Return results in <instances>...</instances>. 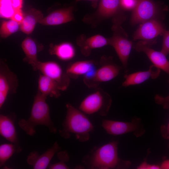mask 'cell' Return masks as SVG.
<instances>
[{"label":"cell","mask_w":169,"mask_h":169,"mask_svg":"<svg viewBox=\"0 0 169 169\" xmlns=\"http://www.w3.org/2000/svg\"><path fill=\"white\" fill-rule=\"evenodd\" d=\"M118 141H113L101 146L94 148L85 156L82 162L91 169H126L131 165L130 161L118 157Z\"/></svg>","instance_id":"cell-1"},{"label":"cell","mask_w":169,"mask_h":169,"mask_svg":"<svg viewBox=\"0 0 169 169\" xmlns=\"http://www.w3.org/2000/svg\"><path fill=\"white\" fill-rule=\"evenodd\" d=\"M66 114L62 123V129L59 131L60 135L68 139L71 134H74L76 139L81 142L89 140L90 133L94 127L85 114L70 104L66 105Z\"/></svg>","instance_id":"cell-2"},{"label":"cell","mask_w":169,"mask_h":169,"mask_svg":"<svg viewBox=\"0 0 169 169\" xmlns=\"http://www.w3.org/2000/svg\"><path fill=\"white\" fill-rule=\"evenodd\" d=\"M47 97L38 90L34 98L30 117L27 120L21 119L18 122L19 127L29 136H33L36 133L35 128L38 125L46 126L52 133L57 132L50 117L49 106L46 102Z\"/></svg>","instance_id":"cell-3"},{"label":"cell","mask_w":169,"mask_h":169,"mask_svg":"<svg viewBox=\"0 0 169 169\" xmlns=\"http://www.w3.org/2000/svg\"><path fill=\"white\" fill-rule=\"evenodd\" d=\"M101 126L108 134L113 136L131 133L139 137L142 136L146 131L141 120L136 116L133 117L131 122L104 120Z\"/></svg>","instance_id":"cell-4"},{"label":"cell","mask_w":169,"mask_h":169,"mask_svg":"<svg viewBox=\"0 0 169 169\" xmlns=\"http://www.w3.org/2000/svg\"><path fill=\"white\" fill-rule=\"evenodd\" d=\"M111 103V98L108 94L98 90L85 97L80 103L79 109L86 114L97 113L104 116L107 114Z\"/></svg>","instance_id":"cell-5"},{"label":"cell","mask_w":169,"mask_h":169,"mask_svg":"<svg viewBox=\"0 0 169 169\" xmlns=\"http://www.w3.org/2000/svg\"><path fill=\"white\" fill-rule=\"evenodd\" d=\"M18 77L3 61L0 64V108L1 109L8 95L16 93L18 86Z\"/></svg>","instance_id":"cell-6"},{"label":"cell","mask_w":169,"mask_h":169,"mask_svg":"<svg viewBox=\"0 0 169 169\" xmlns=\"http://www.w3.org/2000/svg\"><path fill=\"white\" fill-rule=\"evenodd\" d=\"M32 68L33 70H38L43 74L57 82L61 88L62 91L67 89L69 83V76L64 73L62 68L57 63L49 61L38 62Z\"/></svg>","instance_id":"cell-7"},{"label":"cell","mask_w":169,"mask_h":169,"mask_svg":"<svg viewBox=\"0 0 169 169\" xmlns=\"http://www.w3.org/2000/svg\"><path fill=\"white\" fill-rule=\"evenodd\" d=\"M159 11V6L152 0H136L132 13L131 24L142 23L154 19Z\"/></svg>","instance_id":"cell-8"},{"label":"cell","mask_w":169,"mask_h":169,"mask_svg":"<svg viewBox=\"0 0 169 169\" xmlns=\"http://www.w3.org/2000/svg\"><path fill=\"white\" fill-rule=\"evenodd\" d=\"M113 29L115 33L113 36L108 39L109 44L114 49L121 61L125 73L128 72L127 64L128 58L132 46V42L124 34H120L115 25Z\"/></svg>","instance_id":"cell-9"},{"label":"cell","mask_w":169,"mask_h":169,"mask_svg":"<svg viewBox=\"0 0 169 169\" xmlns=\"http://www.w3.org/2000/svg\"><path fill=\"white\" fill-rule=\"evenodd\" d=\"M165 30L161 22L157 19H153L144 22L140 25L133 35V39L143 40L149 46L147 41L152 40L159 35H162Z\"/></svg>","instance_id":"cell-10"},{"label":"cell","mask_w":169,"mask_h":169,"mask_svg":"<svg viewBox=\"0 0 169 169\" xmlns=\"http://www.w3.org/2000/svg\"><path fill=\"white\" fill-rule=\"evenodd\" d=\"M134 48L137 51L144 53L153 64L169 75V60L163 53L151 48L146 42L143 41L138 42Z\"/></svg>","instance_id":"cell-11"},{"label":"cell","mask_w":169,"mask_h":169,"mask_svg":"<svg viewBox=\"0 0 169 169\" xmlns=\"http://www.w3.org/2000/svg\"><path fill=\"white\" fill-rule=\"evenodd\" d=\"M61 149L57 142L48 148L44 153L40 155L35 151L31 152L28 156L27 162L34 169H45L47 168L55 154Z\"/></svg>","instance_id":"cell-12"},{"label":"cell","mask_w":169,"mask_h":169,"mask_svg":"<svg viewBox=\"0 0 169 169\" xmlns=\"http://www.w3.org/2000/svg\"><path fill=\"white\" fill-rule=\"evenodd\" d=\"M161 70L153 64L150 66L148 70L138 71L124 76L125 80L122 85L127 87L141 84L150 78L155 79L159 75Z\"/></svg>","instance_id":"cell-13"},{"label":"cell","mask_w":169,"mask_h":169,"mask_svg":"<svg viewBox=\"0 0 169 169\" xmlns=\"http://www.w3.org/2000/svg\"><path fill=\"white\" fill-rule=\"evenodd\" d=\"M72 6L55 10L43 18L38 23L45 25H55L64 24L74 19Z\"/></svg>","instance_id":"cell-14"},{"label":"cell","mask_w":169,"mask_h":169,"mask_svg":"<svg viewBox=\"0 0 169 169\" xmlns=\"http://www.w3.org/2000/svg\"><path fill=\"white\" fill-rule=\"evenodd\" d=\"M14 115H0V134L10 143L20 146L15 126Z\"/></svg>","instance_id":"cell-15"},{"label":"cell","mask_w":169,"mask_h":169,"mask_svg":"<svg viewBox=\"0 0 169 169\" xmlns=\"http://www.w3.org/2000/svg\"><path fill=\"white\" fill-rule=\"evenodd\" d=\"M38 90L47 97L57 98L60 95L62 90L57 82L39 72Z\"/></svg>","instance_id":"cell-16"},{"label":"cell","mask_w":169,"mask_h":169,"mask_svg":"<svg viewBox=\"0 0 169 169\" xmlns=\"http://www.w3.org/2000/svg\"><path fill=\"white\" fill-rule=\"evenodd\" d=\"M78 44L80 46L84 55H89L92 49L102 47L109 44V39L99 34L86 38L84 36H80L77 39Z\"/></svg>","instance_id":"cell-17"},{"label":"cell","mask_w":169,"mask_h":169,"mask_svg":"<svg viewBox=\"0 0 169 169\" xmlns=\"http://www.w3.org/2000/svg\"><path fill=\"white\" fill-rule=\"evenodd\" d=\"M121 67L112 63H108L96 70L92 78L97 82H105L110 81L119 74Z\"/></svg>","instance_id":"cell-18"},{"label":"cell","mask_w":169,"mask_h":169,"mask_svg":"<svg viewBox=\"0 0 169 169\" xmlns=\"http://www.w3.org/2000/svg\"><path fill=\"white\" fill-rule=\"evenodd\" d=\"M120 8V0H100L96 13L100 18L105 19L114 16Z\"/></svg>","instance_id":"cell-19"},{"label":"cell","mask_w":169,"mask_h":169,"mask_svg":"<svg viewBox=\"0 0 169 169\" xmlns=\"http://www.w3.org/2000/svg\"><path fill=\"white\" fill-rule=\"evenodd\" d=\"M43 18L42 13L35 9H31L24 15L23 20L20 24V29L27 34H30L33 31L35 25Z\"/></svg>","instance_id":"cell-20"},{"label":"cell","mask_w":169,"mask_h":169,"mask_svg":"<svg viewBox=\"0 0 169 169\" xmlns=\"http://www.w3.org/2000/svg\"><path fill=\"white\" fill-rule=\"evenodd\" d=\"M21 47L25 54L23 61L33 67L39 61L37 56L38 49L36 43L31 38L27 37L22 42Z\"/></svg>","instance_id":"cell-21"},{"label":"cell","mask_w":169,"mask_h":169,"mask_svg":"<svg viewBox=\"0 0 169 169\" xmlns=\"http://www.w3.org/2000/svg\"><path fill=\"white\" fill-rule=\"evenodd\" d=\"M49 52L51 54L55 55L60 59L64 61L72 59L75 54L74 47L69 43L51 45Z\"/></svg>","instance_id":"cell-22"},{"label":"cell","mask_w":169,"mask_h":169,"mask_svg":"<svg viewBox=\"0 0 169 169\" xmlns=\"http://www.w3.org/2000/svg\"><path fill=\"white\" fill-rule=\"evenodd\" d=\"M95 71L94 65L91 62L81 61L76 62L69 65L66 69L65 73L69 76L81 75L86 76Z\"/></svg>","instance_id":"cell-23"},{"label":"cell","mask_w":169,"mask_h":169,"mask_svg":"<svg viewBox=\"0 0 169 169\" xmlns=\"http://www.w3.org/2000/svg\"><path fill=\"white\" fill-rule=\"evenodd\" d=\"M22 148L12 143H4L0 146V166L7 167L5 166L7 161L15 152L19 153L21 152Z\"/></svg>","instance_id":"cell-24"},{"label":"cell","mask_w":169,"mask_h":169,"mask_svg":"<svg viewBox=\"0 0 169 169\" xmlns=\"http://www.w3.org/2000/svg\"><path fill=\"white\" fill-rule=\"evenodd\" d=\"M20 24L11 19L3 21L2 23L0 29L1 37L5 38L16 32L18 30Z\"/></svg>","instance_id":"cell-25"},{"label":"cell","mask_w":169,"mask_h":169,"mask_svg":"<svg viewBox=\"0 0 169 169\" xmlns=\"http://www.w3.org/2000/svg\"><path fill=\"white\" fill-rule=\"evenodd\" d=\"M15 11L12 6L11 0H0V12L1 17L10 18Z\"/></svg>","instance_id":"cell-26"},{"label":"cell","mask_w":169,"mask_h":169,"mask_svg":"<svg viewBox=\"0 0 169 169\" xmlns=\"http://www.w3.org/2000/svg\"><path fill=\"white\" fill-rule=\"evenodd\" d=\"M154 100L156 104L161 105L164 109L169 110V95L163 97L156 94L155 96Z\"/></svg>","instance_id":"cell-27"},{"label":"cell","mask_w":169,"mask_h":169,"mask_svg":"<svg viewBox=\"0 0 169 169\" xmlns=\"http://www.w3.org/2000/svg\"><path fill=\"white\" fill-rule=\"evenodd\" d=\"M163 41L161 51L166 56L169 54V31H165L163 34Z\"/></svg>","instance_id":"cell-28"},{"label":"cell","mask_w":169,"mask_h":169,"mask_svg":"<svg viewBox=\"0 0 169 169\" xmlns=\"http://www.w3.org/2000/svg\"><path fill=\"white\" fill-rule=\"evenodd\" d=\"M136 3V0H120V8L126 10H133Z\"/></svg>","instance_id":"cell-29"},{"label":"cell","mask_w":169,"mask_h":169,"mask_svg":"<svg viewBox=\"0 0 169 169\" xmlns=\"http://www.w3.org/2000/svg\"><path fill=\"white\" fill-rule=\"evenodd\" d=\"M24 18V15L21 9L16 10L10 19L19 23L20 25Z\"/></svg>","instance_id":"cell-30"},{"label":"cell","mask_w":169,"mask_h":169,"mask_svg":"<svg viewBox=\"0 0 169 169\" xmlns=\"http://www.w3.org/2000/svg\"><path fill=\"white\" fill-rule=\"evenodd\" d=\"M137 169H160V166L155 165L147 163L146 161H144L141 163L137 167Z\"/></svg>","instance_id":"cell-31"},{"label":"cell","mask_w":169,"mask_h":169,"mask_svg":"<svg viewBox=\"0 0 169 169\" xmlns=\"http://www.w3.org/2000/svg\"><path fill=\"white\" fill-rule=\"evenodd\" d=\"M57 156L60 160V161L65 163L69 160V156L66 151H60L58 152Z\"/></svg>","instance_id":"cell-32"},{"label":"cell","mask_w":169,"mask_h":169,"mask_svg":"<svg viewBox=\"0 0 169 169\" xmlns=\"http://www.w3.org/2000/svg\"><path fill=\"white\" fill-rule=\"evenodd\" d=\"M48 167L50 169H68L69 168L65 163L60 161L53 164H50Z\"/></svg>","instance_id":"cell-33"},{"label":"cell","mask_w":169,"mask_h":169,"mask_svg":"<svg viewBox=\"0 0 169 169\" xmlns=\"http://www.w3.org/2000/svg\"><path fill=\"white\" fill-rule=\"evenodd\" d=\"M161 131L162 137L166 139H169V121L167 125H162Z\"/></svg>","instance_id":"cell-34"},{"label":"cell","mask_w":169,"mask_h":169,"mask_svg":"<svg viewBox=\"0 0 169 169\" xmlns=\"http://www.w3.org/2000/svg\"><path fill=\"white\" fill-rule=\"evenodd\" d=\"M12 6L15 10L21 9L23 0H11Z\"/></svg>","instance_id":"cell-35"},{"label":"cell","mask_w":169,"mask_h":169,"mask_svg":"<svg viewBox=\"0 0 169 169\" xmlns=\"http://www.w3.org/2000/svg\"><path fill=\"white\" fill-rule=\"evenodd\" d=\"M160 167V169H169V159L163 161Z\"/></svg>","instance_id":"cell-36"},{"label":"cell","mask_w":169,"mask_h":169,"mask_svg":"<svg viewBox=\"0 0 169 169\" xmlns=\"http://www.w3.org/2000/svg\"><path fill=\"white\" fill-rule=\"evenodd\" d=\"M81 0H75L76 2H77L78 1H80ZM89 0L91 1V5L94 8H95L97 6L98 3V2L99 0Z\"/></svg>","instance_id":"cell-37"},{"label":"cell","mask_w":169,"mask_h":169,"mask_svg":"<svg viewBox=\"0 0 169 169\" xmlns=\"http://www.w3.org/2000/svg\"><path fill=\"white\" fill-rule=\"evenodd\" d=\"M168 146H169V144H168Z\"/></svg>","instance_id":"cell-38"}]
</instances>
